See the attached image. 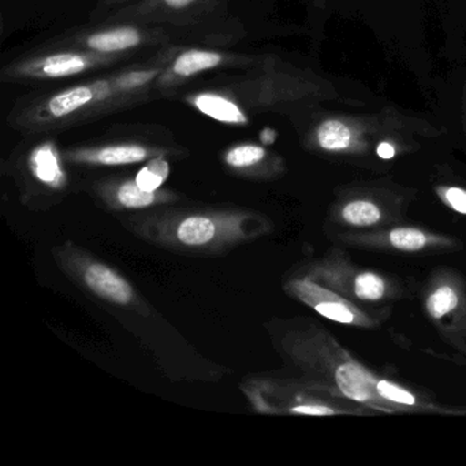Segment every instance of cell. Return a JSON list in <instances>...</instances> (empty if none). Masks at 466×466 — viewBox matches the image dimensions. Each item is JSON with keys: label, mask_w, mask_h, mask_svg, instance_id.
<instances>
[{"label": "cell", "mask_w": 466, "mask_h": 466, "mask_svg": "<svg viewBox=\"0 0 466 466\" xmlns=\"http://www.w3.org/2000/svg\"><path fill=\"white\" fill-rule=\"evenodd\" d=\"M86 282L95 293L116 304H127L133 299L129 283L103 264H92L88 267Z\"/></svg>", "instance_id": "obj_16"}, {"label": "cell", "mask_w": 466, "mask_h": 466, "mask_svg": "<svg viewBox=\"0 0 466 466\" xmlns=\"http://www.w3.org/2000/svg\"><path fill=\"white\" fill-rule=\"evenodd\" d=\"M421 135V124L395 113L379 116H327L310 125L305 135L308 148L335 157H365L383 138Z\"/></svg>", "instance_id": "obj_5"}, {"label": "cell", "mask_w": 466, "mask_h": 466, "mask_svg": "<svg viewBox=\"0 0 466 466\" xmlns=\"http://www.w3.org/2000/svg\"><path fill=\"white\" fill-rule=\"evenodd\" d=\"M291 291L309 305L316 313L342 326L359 327V329H378L383 323L384 315L365 310L356 302L340 296L337 291L316 282L310 277L294 280Z\"/></svg>", "instance_id": "obj_13"}, {"label": "cell", "mask_w": 466, "mask_h": 466, "mask_svg": "<svg viewBox=\"0 0 466 466\" xmlns=\"http://www.w3.org/2000/svg\"><path fill=\"white\" fill-rule=\"evenodd\" d=\"M463 95H465V105H466V86H465V88H463Z\"/></svg>", "instance_id": "obj_24"}, {"label": "cell", "mask_w": 466, "mask_h": 466, "mask_svg": "<svg viewBox=\"0 0 466 466\" xmlns=\"http://www.w3.org/2000/svg\"><path fill=\"white\" fill-rule=\"evenodd\" d=\"M226 165L234 170L249 171L253 168L279 167L280 160L272 157L263 146L255 143H239L228 147V151L223 155Z\"/></svg>", "instance_id": "obj_17"}, {"label": "cell", "mask_w": 466, "mask_h": 466, "mask_svg": "<svg viewBox=\"0 0 466 466\" xmlns=\"http://www.w3.org/2000/svg\"><path fill=\"white\" fill-rule=\"evenodd\" d=\"M375 154L381 160L394 159L400 154V143L395 137L383 138L376 144Z\"/></svg>", "instance_id": "obj_23"}, {"label": "cell", "mask_w": 466, "mask_h": 466, "mask_svg": "<svg viewBox=\"0 0 466 466\" xmlns=\"http://www.w3.org/2000/svg\"><path fill=\"white\" fill-rule=\"evenodd\" d=\"M435 195L447 208L466 217V189L455 185H438Z\"/></svg>", "instance_id": "obj_21"}, {"label": "cell", "mask_w": 466, "mask_h": 466, "mask_svg": "<svg viewBox=\"0 0 466 466\" xmlns=\"http://www.w3.org/2000/svg\"><path fill=\"white\" fill-rule=\"evenodd\" d=\"M217 233L214 222L208 218L192 217L179 225L177 236L179 241L189 247H200L208 244Z\"/></svg>", "instance_id": "obj_18"}, {"label": "cell", "mask_w": 466, "mask_h": 466, "mask_svg": "<svg viewBox=\"0 0 466 466\" xmlns=\"http://www.w3.org/2000/svg\"><path fill=\"white\" fill-rule=\"evenodd\" d=\"M184 43H174L140 61L89 76L58 88L40 89L20 97L7 125L24 135H48L91 124L157 99V78Z\"/></svg>", "instance_id": "obj_1"}, {"label": "cell", "mask_w": 466, "mask_h": 466, "mask_svg": "<svg viewBox=\"0 0 466 466\" xmlns=\"http://www.w3.org/2000/svg\"><path fill=\"white\" fill-rule=\"evenodd\" d=\"M135 2H137V0H97L94 9L91 10V15H89V23H99L116 10L135 4Z\"/></svg>", "instance_id": "obj_22"}, {"label": "cell", "mask_w": 466, "mask_h": 466, "mask_svg": "<svg viewBox=\"0 0 466 466\" xmlns=\"http://www.w3.org/2000/svg\"><path fill=\"white\" fill-rule=\"evenodd\" d=\"M337 99L353 105L343 100L329 81L275 56L239 75L209 81L181 96L196 113L238 127H248L261 114H291Z\"/></svg>", "instance_id": "obj_2"}, {"label": "cell", "mask_w": 466, "mask_h": 466, "mask_svg": "<svg viewBox=\"0 0 466 466\" xmlns=\"http://www.w3.org/2000/svg\"><path fill=\"white\" fill-rule=\"evenodd\" d=\"M136 61L140 59L65 46L39 45L5 65L0 70V81L18 86H43L76 78L81 80Z\"/></svg>", "instance_id": "obj_4"}, {"label": "cell", "mask_w": 466, "mask_h": 466, "mask_svg": "<svg viewBox=\"0 0 466 466\" xmlns=\"http://www.w3.org/2000/svg\"><path fill=\"white\" fill-rule=\"evenodd\" d=\"M405 198L400 193L375 187L349 190L334 204L331 218L339 228L375 230L398 225L405 218Z\"/></svg>", "instance_id": "obj_11"}, {"label": "cell", "mask_w": 466, "mask_h": 466, "mask_svg": "<svg viewBox=\"0 0 466 466\" xmlns=\"http://www.w3.org/2000/svg\"><path fill=\"white\" fill-rule=\"evenodd\" d=\"M376 391L394 413H447L444 411L446 409L436 405L431 398L409 390L391 379L379 376Z\"/></svg>", "instance_id": "obj_15"}, {"label": "cell", "mask_w": 466, "mask_h": 466, "mask_svg": "<svg viewBox=\"0 0 466 466\" xmlns=\"http://www.w3.org/2000/svg\"><path fill=\"white\" fill-rule=\"evenodd\" d=\"M168 167L167 160L165 157H155L147 163L146 167L141 168L136 176V184L147 192H157L163 182L167 179Z\"/></svg>", "instance_id": "obj_19"}, {"label": "cell", "mask_w": 466, "mask_h": 466, "mask_svg": "<svg viewBox=\"0 0 466 466\" xmlns=\"http://www.w3.org/2000/svg\"><path fill=\"white\" fill-rule=\"evenodd\" d=\"M225 26L217 28H181L132 21H99L73 28L46 40L45 46H65L94 53L143 59L174 43L201 45L230 37Z\"/></svg>", "instance_id": "obj_3"}, {"label": "cell", "mask_w": 466, "mask_h": 466, "mask_svg": "<svg viewBox=\"0 0 466 466\" xmlns=\"http://www.w3.org/2000/svg\"><path fill=\"white\" fill-rule=\"evenodd\" d=\"M267 54L237 53L201 45H184L178 48L157 78V97H174L179 89L206 73L215 70H247L258 66Z\"/></svg>", "instance_id": "obj_7"}, {"label": "cell", "mask_w": 466, "mask_h": 466, "mask_svg": "<svg viewBox=\"0 0 466 466\" xmlns=\"http://www.w3.org/2000/svg\"><path fill=\"white\" fill-rule=\"evenodd\" d=\"M228 0H137L103 21H132L181 28H217L228 13Z\"/></svg>", "instance_id": "obj_10"}, {"label": "cell", "mask_w": 466, "mask_h": 466, "mask_svg": "<svg viewBox=\"0 0 466 466\" xmlns=\"http://www.w3.org/2000/svg\"><path fill=\"white\" fill-rule=\"evenodd\" d=\"M340 242L357 249L380 250V252L417 253L450 252L460 249L454 237L439 234L428 228L410 225H392L375 230L346 231L339 234Z\"/></svg>", "instance_id": "obj_12"}, {"label": "cell", "mask_w": 466, "mask_h": 466, "mask_svg": "<svg viewBox=\"0 0 466 466\" xmlns=\"http://www.w3.org/2000/svg\"><path fill=\"white\" fill-rule=\"evenodd\" d=\"M422 307L441 339L466 357V280L439 268L425 283Z\"/></svg>", "instance_id": "obj_9"}, {"label": "cell", "mask_w": 466, "mask_h": 466, "mask_svg": "<svg viewBox=\"0 0 466 466\" xmlns=\"http://www.w3.org/2000/svg\"><path fill=\"white\" fill-rule=\"evenodd\" d=\"M97 138L91 143L70 147L65 159L78 165L129 166L165 157L178 151L170 133L160 125H132L129 132H121Z\"/></svg>", "instance_id": "obj_6"}, {"label": "cell", "mask_w": 466, "mask_h": 466, "mask_svg": "<svg viewBox=\"0 0 466 466\" xmlns=\"http://www.w3.org/2000/svg\"><path fill=\"white\" fill-rule=\"evenodd\" d=\"M116 198L127 208H143L157 201V192H147L141 189L136 181H127L119 185L116 189Z\"/></svg>", "instance_id": "obj_20"}, {"label": "cell", "mask_w": 466, "mask_h": 466, "mask_svg": "<svg viewBox=\"0 0 466 466\" xmlns=\"http://www.w3.org/2000/svg\"><path fill=\"white\" fill-rule=\"evenodd\" d=\"M310 278L356 304H381L400 297V288L372 269L354 266L342 249L329 250L310 269Z\"/></svg>", "instance_id": "obj_8"}, {"label": "cell", "mask_w": 466, "mask_h": 466, "mask_svg": "<svg viewBox=\"0 0 466 466\" xmlns=\"http://www.w3.org/2000/svg\"><path fill=\"white\" fill-rule=\"evenodd\" d=\"M29 173L40 184L58 189L66 184L62 155L56 141L43 138L29 147L25 157Z\"/></svg>", "instance_id": "obj_14"}]
</instances>
